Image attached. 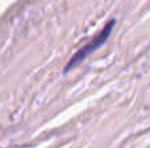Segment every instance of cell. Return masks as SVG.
<instances>
[{"mask_svg": "<svg viewBox=\"0 0 150 148\" xmlns=\"http://www.w3.org/2000/svg\"><path fill=\"white\" fill-rule=\"evenodd\" d=\"M115 22H116L115 20H109L108 22L105 24V26H104V28L101 29V30L99 31L84 47L78 50V51L74 54V57L69 60L67 66H66V71H70V70H73V68H75L78 64H80L88 55L92 54L93 51H96L100 46H103L104 42H105L107 39H108V37L111 36V31L115 26Z\"/></svg>", "mask_w": 150, "mask_h": 148, "instance_id": "cell-1", "label": "cell"}]
</instances>
